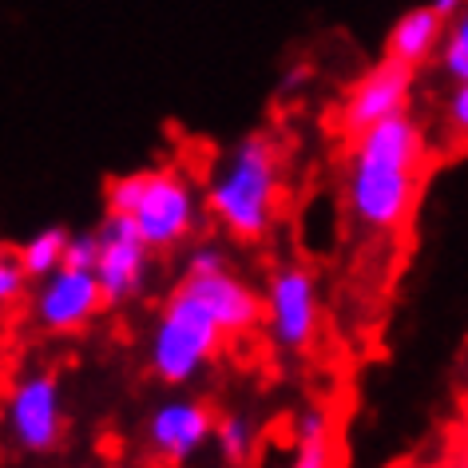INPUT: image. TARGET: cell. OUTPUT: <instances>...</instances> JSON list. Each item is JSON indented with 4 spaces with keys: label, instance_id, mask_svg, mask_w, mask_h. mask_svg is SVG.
<instances>
[{
    "label": "cell",
    "instance_id": "15",
    "mask_svg": "<svg viewBox=\"0 0 468 468\" xmlns=\"http://www.w3.org/2000/svg\"><path fill=\"white\" fill-rule=\"evenodd\" d=\"M259 444V425L250 413H222L215 420V449L230 468H242Z\"/></svg>",
    "mask_w": 468,
    "mask_h": 468
},
{
    "label": "cell",
    "instance_id": "6",
    "mask_svg": "<svg viewBox=\"0 0 468 468\" xmlns=\"http://www.w3.org/2000/svg\"><path fill=\"white\" fill-rule=\"evenodd\" d=\"M266 334L286 354H306L318 337L322 302H318V278L302 262H282L266 282Z\"/></svg>",
    "mask_w": 468,
    "mask_h": 468
},
{
    "label": "cell",
    "instance_id": "21",
    "mask_svg": "<svg viewBox=\"0 0 468 468\" xmlns=\"http://www.w3.org/2000/svg\"><path fill=\"white\" fill-rule=\"evenodd\" d=\"M306 80H310V68H306V64H298V68H290V72L282 76L278 91H282V96H290V91H298L302 84H306Z\"/></svg>",
    "mask_w": 468,
    "mask_h": 468
},
{
    "label": "cell",
    "instance_id": "3",
    "mask_svg": "<svg viewBox=\"0 0 468 468\" xmlns=\"http://www.w3.org/2000/svg\"><path fill=\"white\" fill-rule=\"evenodd\" d=\"M103 207L115 215H127L135 222V230L144 234V242L155 254L183 247L198 227V203L191 179L175 167H139L127 175L108 179L103 191Z\"/></svg>",
    "mask_w": 468,
    "mask_h": 468
},
{
    "label": "cell",
    "instance_id": "4",
    "mask_svg": "<svg viewBox=\"0 0 468 468\" xmlns=\"http://www.w3.org/2000/svg\"><path fill=\"white\" fill-rule=\"evenodd\" d=\"M222 342H227V334H222L210 306L191 286L179 282L163 302V310L155 314V325H151L147 369L155 373V381L179 389V385L195 381L215 361Z\"/></svg>",
    "mask_w": 468,
    "mask_h": 468
},
{
    "label": "cell",
    "instance_id": "14",
    "mask_svg": "<svg viewBox=\"0 0 468 468\" xmlns=\"http://www.w3.org/2000/svg\"><path fill=\"white\" fill-rule=\"evenodd\" d=\"M68 242H72V230L64 227H44L37 234H28L20 247H13V254L20 259V266L28 271L32 282H44L48 274H56L68 262Z\"/></svg>",
    "mask_w": 468,
    "mask_h": 468
},
{
    "label": "cell",
    "instance_id": "20",
    "mask_svg": "<svg viewBox=\"0 0 468 468\" xmlns=\"http://www.w3.org/2000/svg\"><path fill=\"white\" fill-rule=\"evenodd\" d=\"M96 259H100V234L96 230L72 234V242H68V262L64 266H76V271H96Z\"/></svg>",
    "mask_w": 468,
    "mask_h": 468
},
{
    "label": "cell",
    "instance_id": "8",
    "mask_svg": "<svg viewBox=\"0 0 468 468\" xmlns=\"http://www.w3.org/2000/svg\"><path fill=\"white\" fill-rule=\"evenodd\" d=\"M96 234H100L96 278L103 286V298H108V306H127L132 298L144 294L147 262L155 250L144 242L135 222L127 215H115V210H103Z\"/></svg>",
    "mask_w": 468,
    "mask_h": 468
},
{
    "label": "cell",
    "instance_id": "10",
    "mask_svg": "<svg viewBox=\"0 0 468 468\" xmlns=\"http://www.w3.org/2000/svg\"><path fill=\"white\" fill-rule=\"evenodd\" d=\"M215 420L218 417L210 413L207 401L175 393L151 409V417L144 425L147 452L163 464H186L195 452L207 449V441H215Z\"/></svg>",
    "mask_w": 468,
    "mask_h": 468
},
{
    "label": "cell",
    "instance_id": "18",
    "mask_svg": "<svg viewBox=\"0 0 468 468\" xmlns=\"http://www.w3.org/2000/svg\"><path fill=\"white\" fill-rule=\"evenodd\" d=\"M227 250L218 242H195L183 259V278H198V274H215V271H227Z\"/></svg>",
    "mask_w": 468,
    "mask_h": 468
},
{
    "label": "cell",
    "instance_id": "9",
    "mask_svg": "<svg viewBox=\"0 0 468 468\" xmlns=\"http://www.w3.org/2000/svg\"><path fill=\"white\" fill-rule=\"evenodd\" d=\"M100 310H108V298H103L96 271L60 266L56 274L37 282V294H32V322L44 334H80L96 322Z\"/></svg>",
    "mask_w": 468,
    "mask_h": 468
},
{
    "label": "cell",
    "instance_id": "12",
    "mask_svg": "<svg viewBox=\"0 0 468 468\" xmlns=\"http://www.w3.org/2000/svg\"><path fill=\"white\" fill-rule=\"evenodd\" d=\"M444 28H449V20H444L432 5L409 8V13H401L393 20L389 37H385V56H389V60H401L409 68H420L432 52H441Z\"/></svg>",
    "mask_w": 468,
    "mask_h": 468
},
{
    "label": "cell",
    "instance_id": "17",
    "mask_svg": "<svg viewBox=\"0 0 468 468\" xmlns=\"http://www.w3.org/2000/svg\"><path fill=\"white\" fill-rule=\"evenodd\" d=\"M444 132L452 135V144L468 147V80L452 84L449 100H444Z\"/></svg>",
    "mask_w": 468,
    "mask_h": 468
},
{
    "label": "cell",
    "instance_id": "16",
    "mask_svg": "<svg viewBox=\"0 0 468 468\" xmlns=\"http://www.w3.org/2000/svg\"><path fill=\"white\" fill-rule=\"evenodd\" d=\"M437 68L449 84H461L468 80V8L461 16L449 20L444 28V40H441V52H437Z\"/></svg>",
    "mask_w": 468,
    "mask_h": 468
},
{
    "label": "cell",
    "instance_id": "22",
    "mask_svg": "<svg viewBox=\"0 0 468 468\" xmlns=\"http://www.w3.org/2000/svg\"><path fill=\"white\" fill-rule=\"evenodd\" d=\"M432 8H437V13L444 16V20H452V16H461L464 8H468V0H429Z\"/></svg>",
    "mask_w": 468,
    "mask_h": 468
},
{
    "label": "cell",
    "instance_id": "2",
    "mask_svg": "<svg viewBox=\"0 0 468 468\" xmlns=\"http://www.w3.org/2000/svg\"><path fill=\"white\" fill-rule=\"evenodd\" d=\"M278 198H282V151L266 132L242 135L218 159L203 191L215 222L239 242H259L271 234Z\"/></svg>",
    "mask_w": 468,
    "mask_h": 468
},
{
    "label": "cell",
    "instance_id": "7",
    "mask_svg": "<svg viewBox=\"0 0 468 468\" xmlns=\"http://www.w3.org/2000/svg\"><path fill=\"white\" fill-rule=\"evenodd\" d=\"M413 80H417V68L381 56V60L346 91L342 108H337L342 135L357 139V135H366L369 127L393 120V115H405L409 103H413Z\"/></svg>",
    "mask_w": 468,
    "mask_h": 468
},
{
    "label": "cell",
    "instance_id": "11",
    "mask_svg": "<svg viewBox=\"0 0 468 468\" xmlns=\"http://www.w3.org/2000/svg\"><path fill=\"white\" fill-rule=\"evenodd\" d=\"M183 286H191L198 298L210 306V314L218 318L222 334L227 337H242L250 334L259 322H266V302L254 286H247L239 274L230 271H215V274H198V278H183Z\"/></svg>",
    "mask_w": 468,
    "mask_h": 468
},
{
    "label": "cell",
    "instance_id": "5",
    "mask_svg": "<svg viewBox=\"0 0 468 468\" xmlns=\"http://www.w3.org/2000/svg\"><path fill=\"white\" fill-rule=\"evenodd\" d=\"M8 437L20 452L44 456L64 441V393L52 369H25L8 385Z\"/></svg>",
    "mask_w": 468,
    "mask_h": 468
},
{
    "label": "cell",
    "instance_id": "19",
    "mask_svg": "<svg viewBox=\"0 0 468 468\" xmlns=\"http://www.w3.org/2000/svg\"><path fill=\"white\" fill-rule=\"evenodd\" d=\"M28 271L25 266H20V259L13 254V247L5 250V259H0V302H5V306H13L16 298H25V290H28Z\"/></svg>",
    "mask_w": 468,
    "mask_h": 468
},
{
    "label": "cell",
    "instance_id": "1",
    "mask_svg": "<svg viewBox=\"0 0 468 468\" xmlns=\"http://www.w3.org/2000/svg\"><path fill=\"white\" fill-rule=\"evenodd\" d=\"M425 175V132L413 115H393L354 139L346 163V210L361 230L397 234L409 222Z\"/></svg>",
    "mask_w": 468,
    "mask_h": 468
},
{
    "label": "cell",
    "instance_id": "13",
    "mask_svg": "<svg viewBox=\"0 0 468 468\" xmlns=\"http://www.w3.org/2000/svg\"><path fill=\"white\" fill-rule=\"evenodd\" d=\"M290 468H334V425L325 409L310 405L298 417V441H294Z\"/></svg>",
    "mask_w": 468,
    "mask_h": 468
}]
</instances>
